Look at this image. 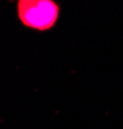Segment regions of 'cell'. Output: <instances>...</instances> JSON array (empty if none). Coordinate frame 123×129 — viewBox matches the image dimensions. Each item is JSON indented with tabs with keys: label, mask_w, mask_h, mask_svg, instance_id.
I'll list each match as a JSON object with an SVG mask.
<instances>
[{
	"label": "cell",
	"mask_w": 123,
	"mask_h": 129,
	"mask_svg": "<svg viewBox=\"0 0 123 129\" xmlns=\"http://www.w3.org/2000/svg\"><path fill=\"white\" fill-rule=\"evenodd\" d=\"M17 14L26 27L47 31L57 22L60 5L54 0H18Z\"/></svg>",
	"instance_id": "6da1fadb"
}]
</instances>
